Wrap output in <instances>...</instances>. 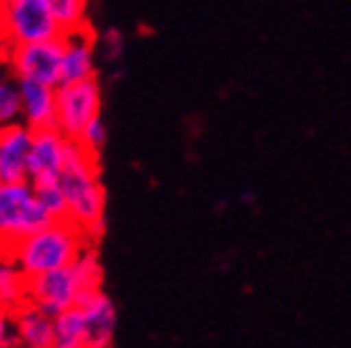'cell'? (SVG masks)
Listing matches in <instances>:
<instances>
[{
	"label": "cell",
	"instance_id": "2",
	"mask_svg": "<svg viewBox=\"0 0 351 348\" xmlns=\"http://www.w3.org/2000/svg\"><path fill=\"white\" fill-rule=\"evenodd\" d=\"M88 247L90 236L75 221L50 219L45 227L18 241L13 251L3 259H10L25 274V279H33L55 269L70 266Z\"/></svg>",
	"mask_w": 351,
	"mask_h": 348
},
{
	"label": "cell",
	"instance_id": "24",
	"mask_svg": "<svg viewBox=\"0 0 351 348\" xmlns=\"http://www.w3.org/2000/svg\"><path fill=\"white\" fill-rule=\"evenodd\" d=\"M88 348H112V346H88Z\"/></svg>",
	"mask_w": 351,
	"mask_h": 348
},
{
	"label": "cell",
	"instance_id": "14",
	"mask_svg": "<svg viewBox=\"0 0 351 348\" xmlns=\"http://www.w3.org/2000/svg\"><path fill=\"white\" fill-rule=\"evenodd\" d=\"M88 321L77 306L53 316V346L50 348H88Z\"/></svg>",
	"mask_w": 351,
	"mask_h": 348
},
{
	"label": "cell",
	"instance_id": "1",
	"mask_svg": "<svg viewBox=\"0 0 351 348\" xmlns=\"http://www.w3.org/2000/svg\"><path fill=\"white\" fill-rule=\"evenodd\" d=\"M58 184L68 199V219L75 221L90 236V241L97 239L105 229V209H108L97 154L88 152L73 140Z\"/></svg>",
	"mask_w": 351,
	"mask_h": 348
},
{
	"label": "cell",
	"instance_id": "11",
	"mask_svg": "<svg viewBox=\"0 0 351 348\" xmlns=\"http://www.w3.org/2000/svg\"><path fill=\"white\" fill-rule=\"evenodd\" d=\"M33 129L23 122L0 127V182L27 179V152Z\"/></svg>",
	"mask_w": 351,
	"mask_h": 348
},
{
	"label": "cell",
	"instance_id": "9",
	"mask_svg": "<svg viewBox=\"0 0 351 348\" xmlns=\"http://www.w3.org/2000/svg\"><path fill=\"white\" fill-rule=\"evenodd\" d=\"M95 67H97V40L90 33V27L62 35L60 85L90 80L95 77Z\"/></svg>",
	"mask_w": 351,
	"mask_h": 348
},
{
	"label": "cell",
	"instance_id": "15",
	"mask_svg": "<svg viewBox=\"0 0 351 348\" xmlns=\"http://www.w3.org/2000/svg\"><path fill=\"white\" fill-rule=\"evenodd\" d=\"M27 301V279L10 259L0 256V306L15 311Z\"/></svg>",
	"mask_w": 351,
	"mask_h": 348
},
{
	"label": "cell",
	"instance_id": "6",
	"mask_svg": "<svg viewBox=\"0 0 351 348\" xmlns=\"http://www.w3.org/2000/svg\"><path fill=\"white\" fill-rule=\"evenodd\" d=\"M5 60L18 80H35L58 87L62 65V38L10 45L5 50Z\"/></svg>",
	"mask_w": 351,
	"mask_h": 348
},
{
	"label": "cell",
	"instance_id": "20",
	"mask_svg": "<svg viewBox=\"0 0 351 348\" xmlns=\"http://www.w3.org/2000/svg\"><path fill=\"white\" fill-rule=\"evenodd\" d=\"M13 341H15L13 311L5 306H0V346H3V343H13Z\"/></svg>",
	"mask_w": 351,
	"mask_h": 348
},
{
	"label": "cell",
	"instance_id": "23",
	"mask_svg": "<svg viewBox=\"0 0 351 348\" xmlns=\"http://www.w3.org/2000/svg\"><path fill=\"white\" fill-rule=\"evenodd\" d=\"M8 3H10V0H0V8H3V5H8Z\"/></svg>",
	"mask_w": 351,
	"mask_h": 348
},
{
	"label": "cell",
	"instance_id": "7",
	"mask_svg": "<svg viewBox=\"0 0 351 348\" xmlns=\"http://www.w3.org/2000/svg\"><path fill=\"white\" fill-rule=\"evenodd\" d=\"M85 291L88 288H85L77 269H75V261L70 266L55 269V271L27 279V301L40 306L50 316H58L68 308L77 306Z\"/></svg>",
	"mask_w": 351,
	"mask_h": 348
},
{
	"label": "cell",
	"instance_id": "22",
	"mask_svg": "<svg viewBox=\"0 0 351 348\" xmlns=\"http://www.w3.org/2000/svg\"><path fill=\"white\" fill-rule=\"evenodd\" d=\"M0 348H18V343H15V341H13V343H3Z\"/></svg>",
	"mask_w": 351,
	"mask_h": 348
},
{
	"label": "cell",
	"instance_id": "17",
	"mask_svg": "<svg viewBox=\"0 0 351 348\" xmlns=\"http://www.w3.org/2000/svg\"><path fill=\"white\" fill-rule=\"evenodd\" d=\"M53 8L55 18L60 23L62 33H73L88 27V8L90 0H47Z\"/></svg>",
	"mask_w": 351,
	"mask_h": 348
},
{
	"label": "cell",
	"instance_id": "8",
	"mask_svg": "<svg viewBox=\"0 0 351 348\" xmlns=\"http://www.w3.org/2000/svg\"><path fill=\"white\" fill-rule=\"evenodd\" d=\"M70 145L73 140L58 127L35 129L30 140V152H27V182L33 184L58 182L62 164L68 160Z\"/></svg>",
	"mask_w": 351,
	"mask_h": 348
},
{
	"label": "cell",
	"instance_id": "4",
	"mask_svg": "<svg viewBox=\"0 0 351 348\" xmlns=\"http://www.w3.org/2000/svg\"><path fill=\"white\" fill-rule=\"evenodd\" d=\"M0 23L8 47L53 40L65 35L47 0H10L8 5L0 8Z\"/></svg>",
	"mask_w": 351,
	"mask_h": 348
},
{
	"label": "cell",
	"instance_id": "12",
	"mask_svg": "<svg viewBox=\"0 0 351 348\" xmlns=\"http://www.w3.org/2000/svg\"><path fill=\"white\" fill-rule=\"evenodd\" d=\"M77 308L82 311L90 331V346H112L117 326V308L102 288L85 291L77 301Z\"/></svg>",
	"mask_w": 351,
	"mask_h": 348
},
{
	"label": "cell",
	"instance_id": "19",
	"mask_svg": "<svg viewBox=\"0 0 351 348\" xmlns=\"http://www.w3.org/2000/svg\"><path fill=\"white\" fill-rule=\"evenodd\" d=\"M77 145L80 147H85L88 152L93 154H100V149L105 147V142H108V127H105V120L100 117H95V120H90L85 127H82V132L77 134Z\"/></svg>",
	"mask_w": 351,
	"mask_h": 348
},
{
	"label": "cell",
	"instance_id": "13",
	"mask_svg": "<svg viewBox=\"0 0 351 348\" xmlns=\"http://www.w3.org/2000/svg\"><path fill=\"white\" fill-rule=\"evenodd\" d=\"M15 343L18 348H50L53 346V316L40 306L25 301L13 311Z\"/></svg>",
	"mask_w": 351,
	"mask_h": 348
},
{
	"label": "cell",
	"instance_id": "16",
	"mask_svg": "<svg viewBox=\"0 0 351 348\" xmlns=\"http://www.w3.org/2000/svg\"><path fill=\"white\" fill-rule=\"evenodd\" d=\"M21 122V95L18 77L8 65L5 55H0V127Z\"/></svg>",
	"mask_w": 351,
	"mask_h": 348
},
{
	"label": "cell",
	"instance_id": "10",
	"mask_svg": "<svg viewBox=\"0 0 351 348\" xmlns=\"http://www.w3.org/2000/svg\"><path fill=\"white\" fill-rule=\"evenodd\" d=\"M18 95H21V122L25 127L33 132L55 127L58 87L35 80H18Z\"/></svg>",
	"mask_w": 351,
	"mask_h": 348
},
{
	"label": "cell",
	"instance_id": "3",
	"mask_svg": "<svg viewBox=\"0 0 351 348\" xmlns=\"http://www.w3.org/2000/svg\"><path fill=\"white\" fill-rule=\"evenodd\" d=\"M47 221L50 216L35 197L33 182H0V256H8L18 241Z\"/></svg>",
	"mask_w": 351,
	"mask_h": 348
},
{
	"label": "cell",
	"instance_id": "18",
	"mask_svg": "<svg viewBox=\"0 0 351 348\" xmlns=\"http://www.w3.org/2000/svg\"><path fill=\"white\" fill-rule=\"evenodd\" d=\"M35 197L40 201L43 212L50 219H68V199L62 195L58 182H45V184H33Z\"/></svg>",
	"mask_w": 351,
	"mask_h": 348
},
{
	"label": "cell",
	"instance_id": "5",
	"mask_svg": "<svg viewBox=\"0 0 351 348\" xmlns=\"http://www.w3.org/2000/svg\"><path fill=\"white\" fill-rule=\"evenodd\" d=\"M102 110V90L97 77L80 82H65L58 85V117L55 127L70 140H77V134L90 120L100 117Z\"/></svg>",
	"mask_w": 351,
	"mask_h": 348
},
{
	"label": "cell",
	"instance_id": "21",
	"mask_svg": "<svg viewBox=\"0 0 351 348\" xmlns=\"http://www.w3.org/2000/svg\"><path fill=\"white\" fill-rule=\"evenodd\" d=\"M8 42H5V33H3V23H0V55H5Z\"/></svg>",
	"mask_w": 351,
	"mask_h": 348
}]
</instances>
